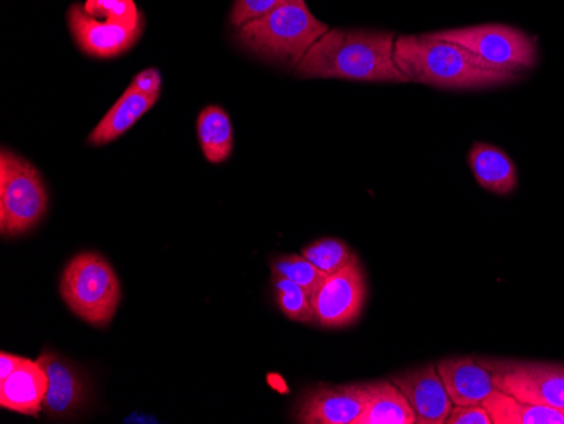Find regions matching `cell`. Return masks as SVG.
<instances>
[{
    "label": "cell",
    "mask_w": 564,
    "mask_h": 424,
    "mask_svg": "<svg viewBox=\"0 0 564 424\" xmlns=\"http://www.w3.org/2000/svg\"><path fill=\"white\" fill-rule=\"evenodd\" d=\"M76 47L90 58L113 59L131 52L145 30L134 0H85L66 12Z\"/></svg>",
    "instance_id": "obj_4"
},
{
    "label": "cell",
    "mask_w": 564,
    "mask_h": 424,
    "mask_svg": "<svg viewBox=\"0 0 564 424\" xmlns=\"http://www.w3.org/2000/svg\"><path fill=\"white\" fill-rule=\"evenodd\" d=\"M196 134L203 156L210 164H224L234 153V128L221 107L208 106L196 120Z\"/></svg>",
    "instance_id": "obj_18"
},
{
    "label": "cell",
    "mask_w": 564,
    "mask_h": 424,
    "mask_svg": "<svg viewBox=\"0 0 564 424\" xmlns=\"http://www.w3.org/2000/svg\"><path fill=\"white\" fill-rule=\"evenodd\" d=\"M328 30L304 0H284L264 18L236 30V40L250 55L296 69L310 47Z\"/></svg>",
    "instance_id": "obj_3"
},
{
    "label": "cell",
    "mask_w": 564,
    "mask_h": 424,
    "mask_svg": "<svg viewBox=\"0 0 564 424\" xmlns=\"http://www.w3.org/2000/svg\"><path fill=\"white\" fill-rule=\"evenodd\" d=\"M301 256H304L307 261L316 265L326 276H332L335 272L341 271V269L350 265L351 262L357 261V256L340 239L316 240V242L303 247Z\"/></svg>",
    "instance_id": "obj_21"
},
{
    "label": "cell",
    "mask_w": 564,
    "mask_h": 424,
    "mask_svg": "<svg viewBox=\"0 0 564 424\" xmlns=\"http://www.w3.org/2000/svg\"><path fill=\"white\" fill-rule=\"evenodd\" d=\"M47 378L43 367L24 359L21 366L0 379V407L25 416H37L43 411Z\"/></svg>",
    "instance_id": "obj_14"
},
{
    "label": "cell",
    "mask_w": 564,
    "mask_h": 424,
    "mask_svg": "<svg viewBox=\"0 0 564 424\" xmlns=\"http://www.w3.org/2000/svg\"><path fill=\"white\" fill-rule=\"evenodd\" d=\"M37 363L47 378L43 411L50 420L62 421L84 410L88 401L87 379L78 367L55 352H44Z\"/></svg>",
    "instance_id": "obj_11"
},
{
    "label": "cell",
    "mask_w": 564,
    "mask_h": 424,
    "mask_svg": "<svg viewBox=\"0 0 564 424\" xmlns=\"http://www.w3.org/2000/svg\"><path fill=\"white\" fill-rule=\"evenodd\" d=\"M24 357L12 356V354H0V379L8 378L9 373L14 372L21 366Z\"/></svg>",
    "instance_id": "obj_26"
},
{
    "label": "cell",
    "mask_w": 564,
    "mask_h": 424,
    "mask_svg": "<svg viewBox=\"0 0 564 424\" xmlns=\"http://www.w3.org/2000/svg\"><path fill=\"white\" fill-rule=\"evenodd\" d=\"M391 381L401 389L413 407L416 424H446L455 404L446 392L436 366L395 373Z\"/></svg>",
    "instance_id": "obj_12"
},
{
    "label": "cell",
    "mask_w": 564,
    "mask_h": 424,
    "mask_svg": "<svg viewBox=\"0 0 564 424\" xmlns=\"http://www.w3.org/2000/svg\"><path fill=\"white\" fill-rule=\"evenodd\" d=\"M427 36L467 47L494 68L516 73L519 77L534 68L540 58V50L534 37L507 24L459 28L430 33Z\"/></svg>",
    "instance_id": "obj_7"
},
{
    "label": "cell",
    "mask_w": 564,
    "mask_h": 424,
    "mask_svg": "<svg viewBox=\"0 0 564 424\" xmlns=\"http://www.w3.org/2000/svg\"><path fill=\"white\" fill-rule=\"evenodd\" d=\"M364 389L366 407L355 424H416L413 407L391 379L366 382Z\"/></svg>",
    "instance_id": "obj_17"
},
{
    "label": "cell",
    "mask_w": 564,
    "mask_h": 424,
    "mask_svg": "<svg viewBox=\"0 0 564 424\" xmlns=\"http://www.w3.org/2000/svg\"><path fill=\"white\" fill-rule=\"evenodd\" d=\"M131 85L139 94L148 95V97L152 98H160L161 88H163V78H161L160 69L145 68L132 78Z\"/></svg>",
    "instance_id": "obj_25"
},
{
    "label": "cell",
    "mask_w": 564,
    "mask_h": 424,
    "mask_svg": "<svg viewBox=\"0 0 564 424\" xmlns=\"http://www.w3.org/2000/svg\"><path fill=\"white\" fill-rule=\"evenodd\" d=\"M497 388L525 403L564 411V366L524 360L481 359Z\"/></svg>",
    "instance_id": "obj_8"
},
{
    "label": "cell",
    "mask_w": 564,
    "mask_h": 424,
    "mask_svg": "<svg viewBox=\"0 0 564 424\" xmlns=\"http://www.w3.org/2000/svg\"><path fill=\"white\" fill-rule=\"evenodd\" d=\"M394 62L409 84L445 90H481L518 81L516 73L502 72L484 62L467 47L427 36H399Z\"/></svg>",
    "instance_id": "obj_2"
},
{
    "label": "cell",
    "mask_w": 564,
    "mask_h": 424,
    "mask_svg": "<svg viewBox=\"0 0 564 424\" xmlns=\"http://www.w3.org/2000/svg\"><path fill=\"white\" fill-rule=\"evenodd\" d=\"M59 293L78 318L97 328L112 322L122 296L112 265L95 252H84L69 261L63 271Z\"/></svg>",
    "instance_id": "obj_5"
},
{
    "label": "cell",
    "mask_w": 564,
    "mask_h": 424,
    "mask_svg": "<svg viewBox=\"0 0 564 424\" xmlns=\"http://www.w3.org/2000/svg\"><path fill=\"white\" fill-rule=\"evenodd\" d=\"M484 406L492 416L494 424H564V411L525 403L500 389L485 401Z\"/></svg>",
    "instance_id": "obj_19"
},
{
    "label": "cell",
    "mask_w": 564,
    "mask_h": 424,
    "mask_svg": "<svg viewBox=\"0 0 564 424\" xmlns=\"http://www.w3.org/2000/svg\"><path fill=\"white\" fill-rule=\"evenodd\" d=\"M158 98L139 94L132 85L120 95L112 109L95 126L88 135V144L106 145L131 131L135 123L156 106Z\"/></svg>",
    "instance_id": "obj_16"
},
{
    "label": "cell",
    "mask_w": 564,
    "mask_h": 424,
    "mask_svg": "<svg viewBox=\"0 0 564 424\" xmlns=\"http://www.w3.org/2000/svg\"><path fill=\"white\" fill-rule=\"evenodd\" d=\"M440 378L455 406L484 404L499 391L481 357H449L436 363Z\"/></svg>",
    "instance_id": "obj_13"
},
{
    "label": "cell",
    "mask_w": 564,
    "mask_h": 424,
    "mask_svg": "<svg viewBox=\"0 0 564 424\" xmlns=\"http://www.w3.org/2000/svg\"><path fill=\"white\" fill-rule=\"evenodd\" d=\"M446 424H494V421L484 404H474V406H453Z\"/></svg>",
    "instance_id": "obj_24"
},
{
    "label": "cell",
    "mask_w": 564,
    "mask_h": 424,
    "mask_svg": "<svg viewBox=\"0 0 564 424\" xmlns=\"http://www.w3.org/2000/svg\"><path fill=\"white\" fill-rule=\"evenodd\" d=\"M394 33L373 30H328L301 59L303 80L409 84L394 62Z\"/></svg>",
    "instance_id": "obj_1"
},
{
    "label": "cell",
    "mask_w": 564,
    "mask_h": 424,
    "mask_svg": "<svg viewBox=\"0 0 564 424\" xmlns=\"http://www.w3.org/2000/svg\"><path fill=\"white\" fill-rule=\"evenodd\" d=\"M364 384H318L301 395L296 421L303 424H355L366 407Z\"/></svg>",
    "instance_id": "obj_10"
},
{
    "label": "cell",
    "mask_w": 564,
    "mask_h": 424,
    "mask_svg": "<svg viewBox=\"0 0 564 424\" xmlns=\"http://www.w3.org/2000/svg\"><path fill=\"white\" fill-rule=\"evenodd\" d=\"M367 300L366 274L360 261L326 276L312 296L315 322L325 328H344L362 313Z\"/></svg>",
    "instance_id": "obj_9"
},
{
    "label": "cell",
    "mask_w": 564,
    "mask_h": 424,
    "mask_svg": "<svg viewBox=\"0 0 564 424\" xmlns=\"http://www.w3.org/2000/svg\"><path fill=\"white\" fill-rule=\"evenodd\" d=\"M47 210L40 171L9 149L0 153V232L18 237L36 227Z\"/></svg>",
    "instance_id": "obj_6"
},
{
    "label": "cell",
    "mask_w": 564,
    "mask_h": 424,
    "mask_svg": "<svg viewBox=\"0 0 564 424\" xmlns=\"http://www.w3.org/2000/svg\"><path fill=\"white\" fill-rule=\"evenodd\" d=\"M468 164L478 185L494 195L507 196L518 188V167L512 157L497 145L475 142L468 151Z\"/></svg>",
    "instance_id": "obj_15"
},
{
    "label": "cell",
    "mask_w": 564,
    "mask_h": 424,
    "mask_svg": "<svg viewBox=\"0 0 564 424\" xmlns=\"http://www.w3.org/2000/svg\"><path fill=\"white\" fill-rule=\"evenodd\" d=\"M271 269L274 274L288 278L300 284L301 287L307 291L310 296L315 294V291L322 286L323 281L326 280V274H323L316 265L307 261L304 256H281L271 262Z\"/></svg>",
    "instance_id": "obj_22"
},
{
    "label": "cell",
    "mask_w": 564,
    "mask_h": 424,
    "mask_svg": "<svg viewBox=\"0 0 564 424\" xmlns=\"http://www.w3.org/2000/svg\"><path fill=\"white\" fill-rule=\"evenodd\" d=\"M272 286L275 291V302L288 318L297 323H316L312 296L304 287L274 272H272Z\"/></svg>",
    "instance_id": "obj_20"
},
{
    "label": "cell",
    "mask_w": 564,
    "mask_h": 424,
    "mask_svg": "<svg viewBox=\"0 0 564 424\" xmlns=\"http://www.w3.org/2000/svg\"><path fill=\"white\" fill-rule=\"evenodd\" d=\"M284 0H234L230 11V26L239 30L247 22L264 18L282 4Z\"/></svg>",
    "instance_id": "obj_23"
}]
</instances>
